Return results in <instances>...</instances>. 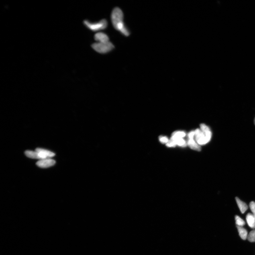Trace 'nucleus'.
<instances>
[{
    "label": "nucleus",
    "instance_id": "obj_1",
    "mask_svg": "<svg viewBox=\"0 0 255 255\" xmlns=\"http://www.w3.org/2000/svg\"><path fill=\"white\" fill-rule=\"evenodd\" d=\"M201 130L197 129L195 131V140L198 144L204 145L211 140L212 133L208 127L204 124L200 125Z\"/></svg>",
    "mask_w": 255,
    "mask_h": 255
},
{
    "label": "nucleus",
    "instance_id": "obj_2",
    "mask_svg": "<svg viewBox=\"0 0 255 255\" xmlns=\"http://www.w3.org/2000/svg\"><path fill=\"white\" fill-rule=\"evenodd\" d=\"M92 47L96 52L102 54L107 53L115 48L114 46L110 41L106 43H94L92 45Z\"/></svg>",
    "mask_w": 255,
    "mask_h": 255
},
{
    "label": "nucleus",
    "instance_id": "obj_3",
    "mask_svg": "<svg viewBox=\"0 0 255 255\" xmlns=\"http://www.w3.org/2000/svg\"><path fill=\"white\" fill-rule=\"evenodd\" d=\"M84 23L88 29L93 31L104 29L107 28L108 25L107 21L105 19L96 22H92L88 20H85L84 21Z\"/></svg>",
    "mask_w": 255,
    "mask_h": 255
},
{
    "label": "nucleus",
    "instance_id": "obj_4",
    "mask_svg": "<svg viewBox=\"0 0 255 255\" xmlns=\"http://www.w3.org/2000/svg\"><path fill=\"white\" fill-rule=\"evenodd\" d=\"M123 18L124 15L122 10L118 7L115 8L111 15L112 22L114 28L119 23L123 22Z\"/></svg>",
    "mask_w": 255,
    "mask_h": 255
},
{
    "label": "nucleus",
    "instance_id": "obj_5",
    "mask_svg": "<svg viewBox=\"0 0 255 255\" xmlns=\"http://www.w3.org/2000/svg\"><path fill=\"white\" fill-rule=\"evenodd\" d=\"M56 163L55 160L50 158H48L40 160L36 164L39 167L46 168L54 166Z\"/></svg>",
    "mask_w": 255,
    "mask_h": 255
},
{
    "label": "nucleus",
    "instance_id": "obj_6",
    "mask_svg": "<svg viewBox=\"0 0 255 255\" xmlns=\"http://www.w3.org/2000/svg\"><path fill=\"white\" fill-rule=\"evenodd\" d=\"M40 154L42 159L50 158L54 156L55 154L50 151L41 148H37L36 150Z\"/></svg>",
    "mask_w": 255,
    "mask_h": 255
},
{
    "label": "nucleus",
    "instance_id": "obj_7",
    "mask_svg": "<svg viewBox=\"0 0 255 255\" xmlns=\"http://www.w3.org/2000/svg\"><path fill=\"white\" fill-rule=\"evenodd\" d=\"M94 39L96 41L99 43H106L109 42L108 36L105 33L103 32H99L95 35Z\"/></svg>",
    "mask_w": 255,
    "mask_h": 255
},
{
    "label": "nucleus",
    "instance_id": "obj_8",
    "mask_svg": "<svg viewBox=\"0 0 255 255\" xmlns=\"http://www.w3.org/2000/svg\"><path fill=\"white\" fill-rule=\"evenodd\" d=\"M187 145L192 150L200 152L201 150L200 145L196 142L194 139H189L187 142Z\"/></svg>",
    "mask_w": 255,
    "mask_h": 255
},
{
    "label": "nucleus",
    "instance_id": "obj_9",
    "mask_svg": "<svg viewBox=\"0 0 255 255\" xmlns=\"http://www.w3.org/2000/svg\"><path fill=\"white\" fill-rule=\"evenodd\" d=\"M246 219L249 226L252 229L255 228V217L254 215L249 213L246 215Z\"/></svg>",
    "mask_w": 255,
    "mask_h": 255
},
{
    "label": "nucleus",
    "instance_id": "obj_10",
    "mask_svg": "<svg viewBox=\"0 0 255 255\" xmlns=\"http://www.w3.org/2000/svg\"><path fill=\"white\" fill-rule=\"evenodd\" d=\"M236 200L237 205L240 209L241 212L244 214L248 209V207L247 204L241 200L238 197H236Z\"/></svg>",
    "mask_w": 255,
    "mask_h": 255
},
{
    "label": "nucleus",
    "instance_id": "obj_11",
    "mask_svg": "<svg viewBox=\"0 0 255 255\" xmlns=\"http://www.w3.org/2000/svg\"><path fill=\"white\" fill-rule=\"evenodd\" d=\"M25 154L29 158L42 160L40 154L36 151L34 152L32 151L27 150L25 152Z\"/></svg>",
    "mask_w": 255,
    "mask_h": 255
},
{
    "label": "nucleus",
    "instance_id": "obj_12",
    "mask_svg": "<svg viewBox=\"0 0 255 255\" xmlns=\"http://www.w3.org/2000/svg\"><path fill=\"white\" fill-rule=\"evenodd\" d=\"M237 227L241 238L243 240H246L248 236V232L246 230L242 227L237 226Z\"/></svg>",
    "mask_w": 255,
    "mask_h": 255
},
{
    "label": "nucleus",
    "instance_id": "obj_13",
    "mask_svg": "<svg viewBox=\"0 0 255 255\" xmlns=\"http://www.w3.org/2000/svg\"><path fill=\"white\" fill-rule=\"evenodd\" d=\"M186 136V133L183 131H176L172 133L171 138H183Z\"/></svg>",
    "mask_w": 255,
    "mask_h": 255
},
{
    "label": "nucleus",
    "instance_id": "obj_14",
    "mask_svg": "<svg viewBox=\"0 0 255 255\" xmlns=\"http://www.w3.org/2000/svg\"><path fill=\"white\" fill-rule=\"evenodd\" d=\"M171 140L175 142L176 145L182 147H185L187 146V143H186L185 140L183 138L179 139H172Z\"/></svg>",
    "mask_w": 255,
    "mask_h": 255
},
{
    "label": "nucleus",
    "instance_id": "obj_15",
    "mask_svg": "<svg viewBox=\"0 0 255 255\" xmlns=\"http://www.w3.org/2000/svg\"><path fill=\"white\" fill-rule=\"evenodd\" d=\"M235 220H236V224L237 226L243 227L245 225V221L242 218H241L240 217H239L238 216H235Z\"/></svg>",
    "mask_w": 255,
    "mask_h": 255
},
{
    "label": "nucleus",
    "instance_id": "obj_16",
    "mask_svg": "<svg viewBox=\"0 0 255 255\" xmlns=\"http://www.w3.org/2000/svg\"><path fill=\"white\" fill-rule=\"evenodd\" d=\"M248 240L251 242H255V229L250 231L248 235Z\"/></svg>",
    "mask_w": 255,
    "mask_h": 255
},
{
    "label": "nucleus",
    "instance_id": "obj_17",
    "mask_svg": "<svg viewBox=\"0 0 255 255\" xmlns=\"http://www.w3.org/2000/svg\"><path fill=\"white\" fill-rule=\"evenodd\" d=\"M159 140L161 143L162 144H166L168 142L169 140L167 137L160 136L159 137Z\"/></svg>",
    "mask_w": 255,
    "mask_h": 255
},
{
    "label": "nucleus",
    "instance_id": "obj_18",
    "mask_svg": "<svg viewBox=\"0 0 255 255\" xmlns=\"http://www.w3.org/2000/svg\"><path fill=\"white\" fill-rule=\"evenodd\" d=\"M166 146L170 147V148H174L176 146V144L174 141L170 139L169 140L168 142L166 144Z\"/></svg>",
    "mask_w": 255,
    "mask_h": 255
},
{
    "label": "nucleus",
    "instance_id": "obj_19",
    "mask_svg": "<svg viewBox=\"0 0 255 255\" xmlns=\"http://www.w3.org/2000/svg\"><path fill=\"white\" fill-rule=\"evenodd\" d=\"M250 207L252 212L253 214L255 217V203L254 201L251 202L250 204Z\"/></svg>",
    "mask_w": 255,
    "mask_h": 255
},
{
    "label": "nucleus",
    "instance_id": "obj_20",
    "mask_svg": "<svg viewBox=\"0 0 255 255\" xmlns=\"http://www.w3.org/2000/svg\"><path fill=\"white\" fill-rule=\"evenodd\" d=\"M189 139H194V136H195V131H191L188 135Z\"/></svg>",
    "mask_w": 255,
    "mask_h": 255
},
{
    "label": "nucleus",
    "instance_id": "obj_21",
    "mask_svg": "<svg viewBox=\"0 0 255 255\" xmlns=\"http://www.w3.org/2000/svg\"><path fill=\"white\" fill-rule=\"evenodd\" d=\"M254 124L255 125V118L254 120Z\"/></svg>",
    "mask_w": 255,
    "mask_h": 255
}]
</instances>
